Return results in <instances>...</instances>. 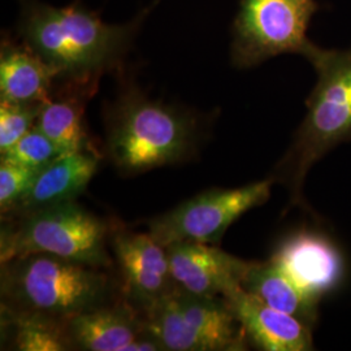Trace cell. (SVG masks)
Returning <instances> with one entry per match:
<instances>
[{
	"label": "cell",
	"instance_id": "cell-1",
	"mask_svg": "<svg viewBox=\"0 0 351 351\" xmlns=\"http://www.w3.org/2000/svg\"><path fill=\"white\" fill-rule=\"evenodd\" d=\"M17 34L64 82L97 85L99 75L121 63L141 25L145 10L126 24H107L82 0L53 7L40 0H19Z\"/></svg>",
	"mask_w": 351,
	"mask_h": 351
},
{
	"label": "cell",
	"instance_id": "cell-2",
	"mask_svg": "<svg viewBox=\"0 0 351 351\" xmlns=\"http://www.w3.org/2000/svg\"><path fill=\"white\" fill-rule=\"evenodd\" d=\"M306 59L317 80L306 101L304 119L272 176L288 188L297 206H306L303 186L315 164L336 146L351 142V47L326 50L315 45Z\"/></svg>",
	"mask_w": 351,
	"mask_h": 351
},
{
	"label": "cell",
	"instance_id": "cell-3",
	"mask_svg": "<svg viewBox=\"0 0 351 351\" xmlns=\"http://www.w3.org/2000/svg\"><path fill=\"white\" fill-rule=\"evenodd\" d=\"M0 288L3 307L65 322L110 298V281L99 268L50 254L1 263Z\"/></svg>",
	"mask_w": 351,
	"mask_h": 351
},
{
	"label": "cell",
	"instance_id": "cell-4",
	"mask_svg": "<svg viewBox=\"0 0 351 351\" xmlns=\"http://www.w3.org/2000/svg\"><path fill=\"white\" fill-rule=\"evenodd\" d=\"M191 114L128 88L108 113V151L116 167L139 173L182 160L195 142Z\"/></svg>",
	"mask_w": 351,
	"mask_h": 351
},
{
	"label": "cell",
	"instance_id": "cell-5",
	"mask_svg": "<svg viewBox=\"0 0 351 351\" xmlns=\"http://www.w3.org/2000/svg\"><path fill=\"white\" fill-rule=\"evenodd\" d=\"M108 228L75 202L24 215L12 230L1 233L0 262L29 254H50L95 268L108 267Z\"/></svg>",
	"mask_w": 351,
	"mask_h": 351
},
{
	"label": "cell",
	"instance_id": "cell-6",
	"mask_svg": "<svg viewBox=\"0 0 351 351\" xmlns=\"http://www.w3.org/2000/svg\"><path fill=\"white\" fill-rule=\"evenodd\" d=\"M147 333L164 350L241 351L249 339L226 298L177 288L143 313Z\"/></svg>",
	"mask_w": 351,
	"mask_h": 351
},
{
	"label": "cell",
	"instance_id": "cell-7",
	"mask_svg": "<svg viewBox=\"0 0 351 351\" xmlns=\"http://www.w3.org/2000/svg\"><path fill=\"white\" fill-rule=\"evenodd\" d=\"M317 8L316 0H241L233 23L232 63L243 69L282 53L306 58L315 46L307 29Z\"/></svg>",
	"mask_w": 351,
	"mask_h": 351
},
{
	"label": "cell",
	"instance_id": "cell-8",
	"mask_svg": "<svg viewBox=\"0 0 351 351\" xmlns=\"http://www.w3.org/2000/svg\"><path fill=\"white\" fill-rule=\"evenodd\" d=\"M274 182L271 177L242 188L211 189L201 193L152 219L149 233L164 247L178 242H217L243 213L269 199Z\"/></svg>",
	"mask_w": 351,
	"mask_h": 351
},
{
	"label": "cell",
	"instance_id": "cell-9",
	"mask_svg": "<svg viewBox=\"0 0 351 351\" xmlns=\"http://www.w3.org/2000/svg\"><path fill=\"white\" fill-rule=\"evenodd\" d=\"M269 261L319 303L336 293L348 275L339 245L326 233L310 228L293 232L280 241Z\"/></svg>",
	"mask_w": 351,
	"mask_h": 351
},
{
	"label": "cell",
	"instance_id": "cell-10",
	"mask_svg": "<svg viewBox=\"0 0 351 351\" xmlns=\"http://www.w3.org/2000/svg\"><path fill=\"white\" fill-rule=\"evenodd\" d=\"M112 247L126 295L142 314L177 288L167 249L150 233L117 232Z\"/></svg>",
	"mask_w": 351,
	"mask_h": 351
},
{
	"label": "cell",
	"instance_id": "cell-11",
	"mask_svg": "<svg viewBox=\"0 0 351 351\" xmlns=\"http://www.w3.org/2000/svg\"><path fill=\"white\" fill-rule=\"evenodd\" d=\"M165 249L177 287L202 297L224 298L242 287L252 264L210 243L178 242Z\"/></svg>",
	"mask_w": 351,
	"mask_h": 351
},
{
	"label": "cell",
	"instance_id": "cell-12",
	"mask_svg": "<svg viewBox=\"0 0 351 351\" xmlns=\"http://www.w3.org/2000/svg\"><path fill=\"white\" fill-rule=\"evenodd\" d=\"M237 316L249 342L264 351H308L314 349V328L281 313L254 297L242 287L224 297Z\"/></svg>",
	"mask_w": 351,
	"mask_h": 351
},
{
	"label": "cell",
	"instance_id": "cell-13",
	"mask_svg": "<svg viewBox=\"0 0 351 351\" xmlns=\"http://www.w3.org/2000/svg\"><path fill=\"white\" fill-rule=\"evenodd\" d=\"M58 71L45 62L21 39L8 33L0 49V99L21 104H42L49 101Z\"/></svg>",
	"mask_w": 351,
	"mask_h": 351
},
{
	"label": "cell",
	"instance_id": "cell-14",
	"mask_svg": "<svg viewBox=\"0 0 351 351\" xmlns=\"http://www.w3.org/2000/svg\"><path fill=\"white\" fill-rule=\"evenodd\" d=\"M75 349L125 351L129 343L145 335L143 315L132 304H103L68 320Z\"/></svg>",
	"mask_w": 351,
	"mask_h": 351
},
{
	"label": "cell",
	"instance_id": "cell-15",
	"mask_svg": "<svg viewBox=\"0 0 351 351\" xmlns=\"http://www.w3.org/2000/svg\"><path fill=\"white\" fill-rule=\"evenodd\" d=\"M98 168V156L86 150L66 154L38 173L32 188L14 211L34 213L75 201L88 186Z\"/></svg>",
	"mask_w": 351,
	"mask_h": 351
},
{
	"label": "cell",
	"instance_id": "cell-16",
	"mask_svg": "<svg viewBox=\"0 0 351 351\" xmlns=\"http://www.w3.org/2000/svg\"><path fill=\"white\" fill-rule=\"evenodd\" d=\"M94 88L91 84L65 82L59 97H51L40 106L36 126L65 154L85 150V98Z\"/></svg>",
	"mask_w": 351,
	"mask_h": 351
},
{
	"label": "cell",
	"instance_id": "cell-17",
	"mask_svg": "<svg viewBox=\"0 0 351 351\" xmlns=\"http://www.w3.org/2000/svg\"><path fill=\"white\" fill-rule=\"evenodd\" d=\"M242 288L265 304L315 328L319 302L304 294L274 262H252Z\"/></svg>",
	"mask_w": 351,
	"mask_h": 351
},
{
	"label": "cell",
	"instance_id": "cell-18",
	"mask_svg": "<svg viewBox=\"0 0 351 351\" xmlns=\"http://www.w3.org/2000/svg\"><path fill=\"white\" fill-rule=\"evenodd\" d=\"M1 320L12 329L14 349L20 351H64L75 349L68 322L46 315L16 311L1 306Z\"/></svg>",
	"mask_w": 351,
	"mask_h": 351
},
{
	"label": "cell",
	"instance_id": "cell-19",
	"mask_svg": "<svg viewBox=\"0 0 351 351\" xmlns=\"http://www.w3.org/2000/svg\"><path fill=\"white\" fill-rule=\"evenodd\" d=\"M64 155L66 154L55 142L34 126L10 150L1 154V159L42 171Z\"/></svg>",
	"mask_w": 351,
	"mask_h": 351
},
{
	"label": "cell",
	"instance_id": "cell-20",
	"mask_svg": "<svg viewBox=\"0 0 351 351\" xmlns=\"http://www.w3.org/2000/svg\"><path fill=\"white\" fill-rule=\"evenodd\" d=\"M42 104L0 101V152L4 154L37 124Z\"/></svg>",
	"mask_w": 351,
	"mask_h": 351
},
{
	"label": "cell",
	"instance_id": "cell-21",
	"mask_svg": "<svg viewBox=\"0 0 351 351\" xmlns=\"http://www.w3.org/2000/svg\"><path fill=\"white\" fill-rule=\"evenodd\" d=\"M20 164L1 159L0 162V210L1 213L14 211L17 204L24 198L34 184L38 173Z\"/></svg>",
	"mask_w": 351,
	"mask_h": 351
}]
</instances>
